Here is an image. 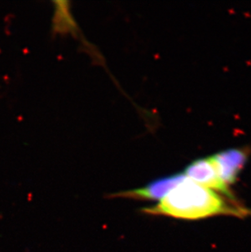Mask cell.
Listing matches in <instances>:
<instances>
[{
	"label": "cell",
	"mask_w": 251,
	"mask_h": 252,
	"mask_svg": "<svg viewBox=\"0 0 251 252\" xmlns=\"http://www.w3.org/2000/svg\"><path fill=\"white\" fill-rule=\"evenodd\" d=\"M143 212L177 219L200 220L216 216L244 217L249 210L220 193L186 178L153 207Z\"/></svg>",
	"instance_id": "cell-1"
},
{
	"label": "cell",
	"mask_w": 251,
	"mask_h": 252,
	"mask_svg": "<svg viewBox=\"0 0 251 252\" xmlns=\"http://www.w3.org/2000/svg\"><path fill=\"white\" fill-rule=\"evenodd\" d=\"M184 175L192 182L223 194L227 198L235 201L229 187L220 178L212 156L200 158L190 163L185 168Z\"/></svg>",
	"instance_id": "cell-2"
},
{
	"label": "cell",
	"mask_w": 251,
	"mask_h": 252,
	"mask_svg": "<svg viewBox=\"0 0 251 252\" xmlns=\"http://www.w3.org/2000/svg\"><path fill=\"white\" fill-rule=\"evenodd\" d=\"M186 176L182 174H176L173 176H166L152 181L142 188L135 189L131 190L124 191L113 194L112 197H124L136 200H151L161 201L166 197L175 187L181 183Z\"/></svg>",
	"instance_id": "cell-3"
},
{
	"label": "cell",
	"mask_w": 251,
	"mask_h": 252,
	"mask_svg": "<svg viewBox=\"0 0 251 252\" xmlns=\"http://www.w3.org/2000/svg\"><path fill=\"white\" fill-rule=\"evenodd\" d=\"M247 157V153L239 149L224 150L212 156L220 178L227 186L236 181Z\"/></svg>",
	"instance_id": "cell-4"
}]
</instances>
